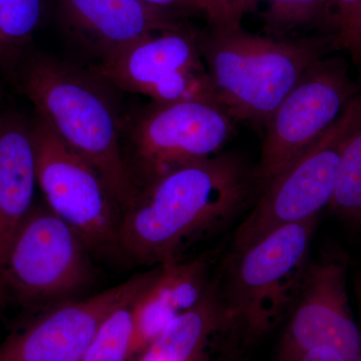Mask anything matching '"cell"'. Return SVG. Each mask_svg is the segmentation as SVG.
Wrapping results in <instances>:
<instances>
[{
    "mask_svg": "<svg viewBox=\"0 0 361 361\" xmlns=\"http://www.w3.org/2000/svg\"><path fill=\"white\" fill-rule=\"evenodd\" d=\"M254 167L237 152H221L168 173L140 189L123 215L121 255L163 265L231 224L258 197Z\"/></svg>",
    "mask_w": 361,
    "mask_h": 361,
    "instance_id": "obj_1",
    "label": "cell"
},
{
    "mask_svg": "<svg viewBox=\"0 0 361 361\" xmlns=\"http://www.w3.org/2000/svg\"><path fill=\"white\" fill-rule=\"evenodd\" d=\"M99 73L37 56L26 66L23 90L40 120L102 176L123 212L140 193L123 151L122 121Z\"/></svg>",
    "mask_w": 361,
    "mask_h": 361,
    "instance_id": "obj_2",
    "label": "cell"
},
{
    "mask_svg": "<svg viewBox=\"0 0 361 361\" xmlns=\"http://www.w3.org/2000/svg\"><path fill=\"white\" fill-rule=\"evenodd\" d=\"M202 59L218 103L238 122L265 126L306 71L334 40L276 39L238 27L199 35Z\"/></svg>",
    "mask_w": 361,
    "mask_h": 361,
    "instance_id": "obj_3",
    "label": "cell"
},
{
    "mask_svg": "<svg viewBox=\"0 0 361 361\" xmlns=\"http://www.w3.org/2000/svg\"><path fill=\"white\" fill-rule=\"evenodd\" d=\"M317 220L283 226L232 250L218 277L228 329L259 336L288 317L310 263Z\"/></svg>",
    "mask_w": 361,
    "mask_h": 361,
    "instance_id": "obj_4",
    "label": "cell"
},
{
    "mask_svg": "<svg viewBox=\"0 0 361 361\" xmlns=\"http://www.w3.org/2000/svg\"><path fill=\"white\" fill-rule=\"evenodd\" d=\"M90 251L47 205H35L11 242L2 272V305L39 310L70 300L92 282Z\"/></svg>",
    "mask_w": 361,
    "mask_h": 361,
    "instance_id": "obj_5",
    "label": "cell"
},
{
    "mask_svg": "<svg viewBox=\"0 0 361 361\" xmlns=\"http://www.w3.org/2000/svg\"><path fill=\"white\" fill-rule=\"evenodd\" d=\"M360 126L361 90L322 137L258 195L234 233L233 250L283 226L317 219L332 200L344 148Z\"/></svg>",
    "mask_w": 361,
    "mask_h": 361,
    "instance_id": "obj_6",
    "label": "cell"
},
{
    "mask_svg": "<svg viewBox=\"0 0 361 361\" xmlns=\"http://www.w3.org/2000/svg\"><path fill=\"white\" fill-rule=\"evenodd\" d=\"M32 130L37 185L47 205L78 233L90 253L122 256L123 212L102 176L39 118Z\"/></svg>",
    "mask_w": 361,
    "mask_h": 361,
    "instance_id": "obj_7",
    "label": "cell"
},
{
    "mask_svg": "<svg viewBox=\"0 0 361 361\" xmlns=\"http://www.w3.org/2000/svg\"><path fill=\"white\" fill-rule=\"evenodd\" d=\"M236 123L213 99L152 104L123 130V142H129L127 163L137 187L221 153Z\"/></svg>",
    "mask_w": 361,
    "mask_h": 361,
    "instance_id": "obj_8",
    "label": "cell"
},
{
    "mask_svg": "<svg viewBox=\"0 0 361 361\" xmlns=\"http://www.w3.org/2000/svg\"><path fill=\"white\" fill-rule=\"evenodd\" d=\"M360 90L343 58L324 56L306 71L265 123L254 167L259 194L322 137Z\"/></svg>",
    "mask_w": 361,
    "mask_h": 361,
    "instance_id": "obj_9",
    "label": "cell"
},
{
    "mask_svg": "<svg viewBox=\"0 0 361 361\" xmlns=\"http://www.w3.org/2000/svg\"><path fill=\"white\" fill-rule=\"evenodd\" d=\"M97 73L109 84L156 104L217 101L202 59L199 33L183 25L134 42L102 61Z\"/></svg>",
    "mask_w": 361,
    "mask_h": 361,
    "instance_id": "obj_10",
    "label": "cell"
},
{
    "mask_svg": "<svg viewBox=\"0 0 361 361\" xmlns=\"http://www.w3.org/2000/svg\"><path fill=\"white\" fill-rule=\"evenodd\" d=\"M287 318L279 361H297L319 346L336 349L346 361H361V330L349 304L348 265L341 259L310 261Z\"/></svg>",
    "mask_w": 361,
    "mask_h": 361,
    "instance_id": "obj_11",
    "label": "cell"
},
{
    "mask_svg": "<svg viewBox=\"0 0 361 361\" xmlns=\"http://www.w3.org/2000/svg\"><path fill=\"white\" fill-rule=\"evenodd\" d=\"M157 266L84 300H68L13 332L0 344V361H80L106 317L137 298L155 277Z\"/></svg>",
    "mask_w": 361,
    "mask_h": 361,
    "instance_id": "obj_12",
    "label": "cell"
},
{
    "mask_svg": "<svg viewBox=\"0 0 361 361\" xmlns=\"http://www.w3.org/2000/svg\"><path fill=\"white\" fill-rule=\"evenodd\" d=\"M59 16L101 63L144 37L182 25L172 11L142 0H59Z\"/></svg>",
    "mask_w": 361,
    "mask_h": 361,
    "instance_id": "obj_13",
    "label": "cell"
},
{
    "mask_svg": "<svg viewBox=\"0 0 361 361\" xmlns=\"http://www.w3.org/2000/svg\"><path fill=\"white\" fill-rule=\"evenodd\" d=\"M210 256L157 266L155 277L134 302L130 358L141 355L175 318L200 302L212 283Z\"/></svg>",
    "mask_w": 361,
    "mask_h": 361,
    "instance_id": "obj_14",
    "label": "cell"
},
{
    "mask_svg": "<svg viewBox=\"0 0 361 361\" xmlns=\"http://www.w3.org/2000/svg\"><path fill=\"white\" fill-rule=\"evenodd\" d=\"M35 185L32 126L16 115L0 116V305L4 263L11 242L32 211Z\"/></svg>",
    "mask_w": 361,
    "mask_h": 361,
    "instance_id": "obj_15",
    "label": "cell"
},
{
    "mask_svg": "<svg viewBox=\"0 0 361 361\" xmlns=\"http://www.w3.org/2000/svg\"><path fill=\"white\" fill-rule=\"evenodd\" d=\"M219 329L228 327L217 278L200 302L175 318L137 361H195L211 334Z\"/></svg>",
    "mask_w": 361,
    "mask_h": 361,
    "instance_id": "obj_16",
    "label": "cell"
},
{
    "mask_svg": "<svg viewBox=\"0 0 361 361\" xmlns=\"http://www.w3.org/2000/svg\"><path fill=\"white\" fill-rule=\"evenodd\" d=\"M330 212L361 232V126L342 154Z\"/></svg>",
    "mask_w": 361,
    "mask_h": 361,
    "instance_id": "obj_17",
    "label": "cell"
},
{
    "mask_svg": "<svg viewBox=\"0 0 361 361\" xmlns=\"http://www.w3.org/2000/svg\"><path fill=\"white\" fill-rule=\"evenodd\" d=\"M47 0H0V63L16 58L44 20Z\"/></svg>",
    "mask_w": 361,
    "mask_h": 361,
    "instance_id": "obj_18",
    "label": "cell"
},
{
    "mask_svg": "<svg viewBox=\"0 0 361 361\" xmlns=\"http://www.w3.org/2000/svg\"><path fill=\"white\" fill-rule=\"evenodd\" d=\"M135 299L123 303L104 319L80 361L130 360Z\"/></svg>",
    "mask_w": 361,
    "mask_h": 361,
    "instance_id": "obj_19",
    "label": "cell"
},
{
    "mask_svg": "<svg viewBox=\"0 0 361 361\" xmlns=\"http://www.w3.org/2000/svg\"><path fill=\"white\" fill-rule=\"evenodd\" d=\"M254 6L259 0H252ZM269 8L264 13L268 32L281 37L293 28L308 25L326 16L329 0H266Z\"/></svg>",
    "mask_w": 361,
    "mask_h": 361,
    "instance_id": "obj_20",
    "label": "cell"
},
{
    "mask_svg": "<svg viewBox=\"0 0 361 361\" xmlns=\"http://www.w3.org/2000/svg\"><path fill=\"white\" fill-rule=\"evenodd\" d=\"M334 9L337 35L334 47L346 49L355 58L360 45L361 0H329Z\"/></svg>",
    "mask_w": 361,
    "mask_h": 361,
    "instance_id": "obj_21",
    "label": "cell"
},
{
    "mask_svg": "<svg viewBox=\"0 0 361 361\" xmlns=\"http://www.w3.org/2000/svg\"><path fill=\"white\" fill-rule=\"evenodd\" d=\"M209 20L218 27H238L242 16L254 7L252 0H206Z\"/></svg>",
    "mask_w": 361,
    "mask_h": 361,
    "instance_id": "obj_22",
    "label": "cell"
},
{
    "mask_svg": "<svg viewBox=\"0 0 361 361\" xmlns=\"http://www.w3.org/2000/svg\"><path fill=\"white\" fill-rule=\"evenodd\" d=\"M149 6L158 7L164 11H197L209 16V7L206 0H142Z\"/></svg>",
    "mask_w": 361,
    "mask_h": 361,
    "instance_id": "obj_23",
    "label": "cell"
},
{
    "mask_svg": "<svg viewBox=\"0 0 361 361\" xmlns=\"http://www.w3.org/2000/svg\"><path fill=\"white\" fill-rule=\"evenodd\" d=\"M297 361H346L336 350L329 346H319L310 349Z\"/></svg>",
    "mask_w": 361,
    "mask_h": 361,
    "instance_id": "obj_24",
    "label": "cell"
},
{
    "mask_svg": "<svg viewBox=\"0 0 361 361\" xmlns=\"http://www.w3.org/2000/svg\"><path fill=\"white\" fill-rule=\"evenodd\" d=\"M355 290L356 300H357L358 312H360V327L361 330V272L356 275L355 279Z\"/></svg>",
    "mask_w": 361,
    "mask_h": 361,
    "instance_id": "obj_25",
    "label": "cell"
},
{
    "mask_svg": "<svg viewBox=\"0 0 361 361\" xmlns=\"http://www.w3.org/2000/svg\"><path fill=\"white\" fill-rule=\"evenodd\" d=\"M353 63L358 66L361 73V32H360V45H358L357 52H356L355 58L353 59Z\"/></svg>",
    "mask_w": 361,
    "mask_h": 361,
    "instance_id": "obj_26",
    "label": "cell"
}]
</instances>
